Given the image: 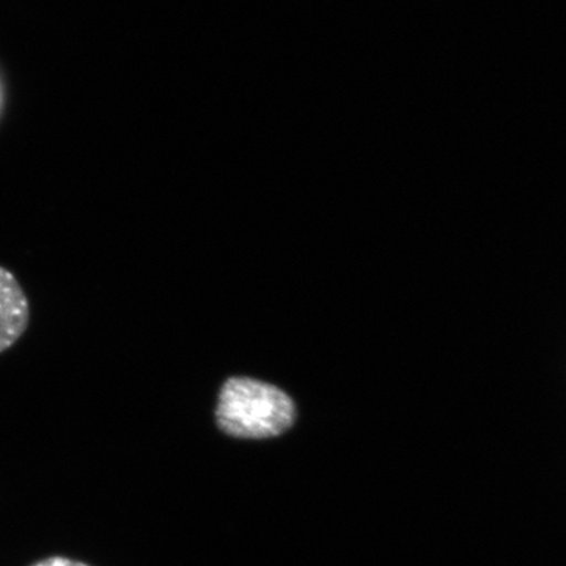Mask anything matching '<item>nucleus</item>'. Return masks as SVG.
<instances>
[{
	"mask_svg": "<svg viewBox=\"0 0 566 566\" xmlns=\"http://www.w3.org/2000/svg\"><path fill=\"white\" fill-rule=\"evenodd\" d=\"M296 417L292 398L277 386L249 376H232L219 390L216 420L223 433L266 439L289 430Z\"/></svg>",
	"mask_w": 566,
	"mask_h": 566,
	"instance_id": "1",
	"label": "nucleus"
},
{
	"mask_svg": "<svg viewBox=\"0 0 566 566\" xmlns=\"http://www.w3.org/2000/svg\"><path fill=\"white\" fill-rule=\"evenodd\" d=\"M31 305L21 283L0 266V353L7 352L28 331Z\"/></svg>",
	"mask_w": 566,
	"mask_h": 566,
	"instance_id": "2",
	"label": "nucleus"
},
{
	"mask_svg": "<svg viewBox=\"0 0 566 566\" xmlns=\"http://www.w3.org/2000/svg\"><path fill=\"white\" fill-rule=\"evenodd\" d=\"M31 566H88L82 564V562L73 560V558H66L61 556L43 558V560L36 562Z\"/></svg>",
	"mask_w": 566,
	"mask_h": 566,
	"instance_id": "3",
	"label": "nucleus"
}]
</instances>
